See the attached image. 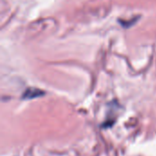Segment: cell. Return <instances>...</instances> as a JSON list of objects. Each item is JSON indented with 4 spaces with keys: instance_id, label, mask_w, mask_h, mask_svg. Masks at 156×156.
<instances>
[{
    "instance_id": "cell-1",
    "label": "cell",
    "mask_w": 156,
    "mask_h": 156,
    "mask_svg": "<svg viewBox=\"0 0 156 156\" xmlns=\"http://www.w3.org/2000/svg\"><path fill=\"white\" fill-rule=\"evenodd\" d=\"M43 94H44V92L41 90H38V89H36V88H29L24 92L23 98L25 100H31V99H34V98L40 97Z\"/></svg>"
}]
</instances>
